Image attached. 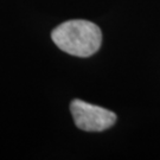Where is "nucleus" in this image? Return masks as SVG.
Segmentation results:
<instances>
[{"label": "nucleus", "instance_id": "nucleus-1", "mask_svg": "<svg viewBox=\"0 0 160 160\" xmlns=\"http://www.w3.org/2000/svg\"><path fill=\"white\" fill-rule=\"evenodd\" d=\"M53 43L69 55L89 57L98 51L102 43V32L96 24L88 20H68L51 32Z\"/></svg>", "mask_w": 160, "mask_h": 160}, {"label": "nucleus", "instance_id": "nucleus-2", "mask_svg": "<svg viewBox=\"0 0 160 160\" xmlns=\"http://www.w3.org/2000/svg\"><path fill=\"white\" fill-rule=\"evenodd\" d=\"M70 110L75 125L86 132L106 131L116 121L115 113L77 98L70 103Z\"/></svg>", "mask_w": 160, "mask_h": 160}]
</instances>
